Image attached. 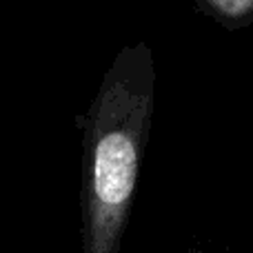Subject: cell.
<instances>
[{
  "mask_svg": "<svg viewBox=\"0 0 253 253\" xmlns=\"http://www.w3.org/2000/svg\"><path fill=\"white\" fill-rule=\"evenodd\" d=\"M156 109V65L147 42L116 53L83 129V253H118Z\"/></svg>",
  "mask_w": 253,
  "mask_h": 253,
  "instance_id": "cell-1",
  "label": "cell"
},
{
  "mask_svg": "<svg viewBox=\"0 0 253 253\" xmlns=\"http://www.w3.org/2000/svg\"><path fill=\"white\" fill-rule=\"evenodd\" d=\"M202 7L229 27L253 22V0H200Z\"/></svg>",
  "mask_w": 253,
  "mask_h": 253,
  "instance_id": "cell-2",
  "label": "cell"
}]
</instances>
